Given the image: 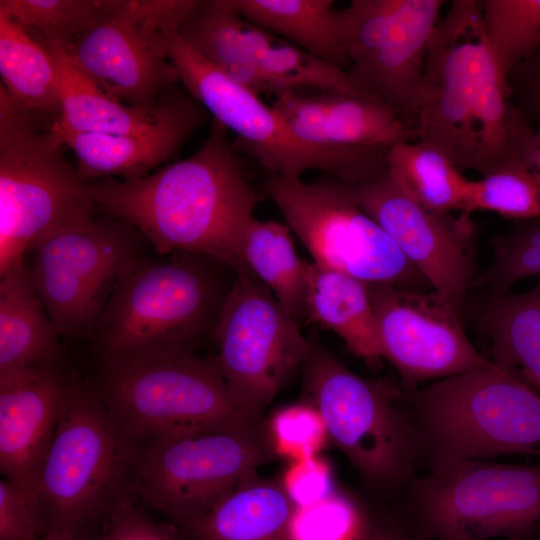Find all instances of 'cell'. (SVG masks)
Returning <instances> with one entry per match:
<instances>
[{
    "instance_id": "4fadbf2b",
    "label": "cell",
    "mask_w": 540,
    "mask_h": 540,
    "mask_svg": "<svg viewBox=\"0 0 540 540\" xmlns=\"http://www.w3.org/2000/svg\"><path fill=\"white\" fill-rule=\"evenodd\" d=\"M212 338L232 398L256 419L303 368L310 349L301 324L246 272L229 286Z\"/></svg>"
},
{
    "instance_id": "1f68e13d",
    "label": "cell",
    "mask_w": 540,
    "mask_h": 540,
    "mask_svg": "<svg viewBox=\"0 0 540 540\" xmlns=\"http://www.w3.org/2000/svg\"><path fill=\"white\" fill-rule=\"evenodd\" d=\"M388 169L405 190L424 207L452 213L464 210L471 179L439 149L421 140L391 147Z\"/></svg>"
},
{
    "instance_id": "9a60e30c",
    "label": "cell",
    "mask_w": 540,
    "mask_h": 540,
    "mask_svg": "<svg viewBox=\"0 0 540 540\" xmlns=\"http://www.w3.org/2000/svg\"><path fill=\"white\" fill-rule=\"evenodd\" d=\"M132 228L96 219L32 251L31 278L60 337L92 336L122 273L139 257Z\"/></svg>"
},
{
    "instance_id": "7bdbcfd3",
    "label": "cell",
    "mask_w": 540,
    "mask_h": 540,
    "mask_svg": "<svg viewBox=\"0 0 540 540\" xmlns=\"http://www.w3.org/2000/svg\"><path fill=\"white\" fill-rule=\"evenodd\" d=\"M358 540H420L411 533L393 522H374L369 520L368 525Z\"/></svg>"
},
{
    "instance_id": "2e32d148",
    "label": "cell",
    "mask_w": 540,
    "mask_h": 540,
    "mask_svg": "<svg viewBox=\"0 0 540 540\" xmlns=\"http://www.w3.org/2000/svg\"><path fill=\"white\" fill-rule=\"evenodd\" d=\"M443 0H352L345 8L352 74L415 131L429 43Z\"/></svg>"
},
{
    "instance_id": "ab89813d",
    "label": "cell",
    "mask_w": 540,
    "mask_h": 540,
    "mask_svg": "<svg viewBox=\"0 0 540 540\" xmlns=\"http://www.w3.org/2000/svg\"><path fill=\"white\" fill-rule=\"evenodd\" d=\"M280 481L296 507L312 504L336 490L332 471L319 454L291 461Z\"/></svg>"
},
{
    "instance_id": "60d3db41",
    "label": "cell",
    "mask_w": 540,
    "mask_h": 540,
    "mask_svg": "<svg viewBox=\"0 0 540 540\" xmlns=\"http://www.w3.org/2000/svg\"><path fill=\"white\" fill-rule=\"evenodd\" d=\"M175 526L150 518L135 501L120 507L99 533L79 540H182Z\"/></svg>"
},
{
    "instance_id": "484cf974",
    "label": "cell",
    "mask_w": 540,
    "mask_h": 540,
    "mask_svg": "<svg viewBox=\"0 0 540 540\" xmlns=\"http://www.w3.org/2000/svg\"><path fill=\"white\" fill-rule=\"evenodd\" d=\"M42 45L55 64L62 107L58 123L63 128L80 133L134 134L151 129L164 115L175 84L162 94L154 108L129 106L104 92L59 47Z\"/></svg>"
},
{
    "instance_id": "d6a6232c",
    "label": "cell",
    "mask_w": 540,
    "mask_h": 540,
    "mask_svg": "<svg viewBox=\"0 0 540 540\" xmlns=\"http://www.w3.org/2000/svg\"><path fill=\"white\" fill-rule=\"evenodd\" d=\"M112 0H0V11L40 43L67 47L97 25Z\"/></svg>"
},
{
    "instance_id": "6da1fadb",
    "label": "cell",
    "mask_w": 540,
    "mask_h": 540,
    "mask_svg": "<svg viewBox=\"0 0 540 540\" xmlns=\"http://www.w3.org/2000/svg\"><path fill=\"white\" fill-rule=\"evenodd\" d=\"M228 132L213 120L190 157L140 179L90 184L97 209L136 229L159 254L201 255L245 272L243 240L263 195L248 182Z\"/></svg>"
},
{
    "instance_id": "f546056e",
    "label": "cell",
    "mask_w": 540,
    "mask_h": 540,
    "mask_svg": "<svg viewBox=\"0 0 540 540\" xmlns=\"http://www.w3.org/2000/svg\"><path fill=\"white\" fill-rule=\"evenodd\" d=\"M0 74L20 105L55 119L62 107L54 61L19 22L0 11Z\"/></svg>"
},
{
    "instance_id": "7a4b0ae2",
    "label": "cell",
    "mask_w": 540,
    "mask_h": 540,
    "mask_svg": "<svg viewBox=\"0 0 540 540\" xmlns=\"http://www.w3.org/2000/svg\"><path fill=\"white\" fill-rule=\"evenodd\" d=\"M533 131L487 40L481 2L453 0L432 34L418 97L416 139L481 176L519 158Z\"/></svg>"
},
{
    "instance_id": "603a6c76",
    "label": "cell",
    "mask_w": 540,
    "mask_h": 540,
    "mask_svg": "<svg viewBox=\"0 0 540 540\" xmlns=\"http://www.w3.org/2000/svg\"><path fill=\"white\" fill-rule=\"evenodd\" d=\"M59 337L26 262L0 274V372L67 366Z\"/></svg>"
},
{
    "instance_id": "cb8c5ba5",
    "label": "cell",
    "mask_w": 540,
    "mask_h": 540,
    "mask_svg": "<svg viewBox=\"0 0 540 540\" xmlns=\"http://www.w3.org/2000/svg\"><path fill=\"white\" fill-rule=\"evenodd\" d=\"M306 321L330 329L371 366L382 360L369 284L306 261Z\"/></svg>"
},
{
    "instance_id": "d4e9b609",
    "label": "cell",
    "mask_w": 540,
    "mask_h": 540,
    "mask_svg": "<svg viewBox=\"0 0 540 540\" xmlns=\"http://www.w3.org/2000/svg\"><path fill=\"white\" fill-rule=\"evenodd\" d=\"M248 22L288 41L320 61L348 71L347 25L332 0H232Z\"/></svg>"
},
{
    "instance_id": "bcb514c9",
    "label": "cell",
    "mask_w": 540,
    "mask_h": 540,
    "mask_svg": "<svg viewBox=\"0 0 540 540\" xmlns=\"http://www.w3.org/2000/svg\"><path fill=\"white\" fill-rule=\"evenodd\" d=\"M509 540H524V536L514 537V538L509 539Z\"/></svg>"
},
{
    "instance_id": "52a82bcc",
    "label": "cell",
    "mask_w": 540,
    "mask_h": 540,
    "mask_svg": "<svg viewBox=\"0 0 540 540\" xmlns=\"http://www.w3.org/2000/svg\"><path fill=\"white\" fill-rule=\"evenodd\" d=\"M423 457L540 456V393L496 365L407 392Z\"/></svg>"
},
{
    "instance_id": "4dcf8cb0",
    "label": "cell",
    "mask_w": 540,
    "mask_h": 540,
    "mask_svg": "<svg viewBox=\"0 0 540 540\" xmlns=\"http://www.w3.org/2000/svg\"><path fill=\"white\" fill-rule=\"evenodd\" d=\"M244 33L274 96L288 90H334L374 96L348 71L320 61L247 20Z\"/></svg>"
},
{
    "instance_id": "30bf717a",
    "label": "cell",
    "mask_w": 540,
    "mask_h": 540,
    "mask_svg": "<svg viewBox=\"0 0 540 540\" xmlns=\"http://www.w3.org/2000/svg\"><path fill=\"white\" fill-rule=\"evenodd\" d=\"M262 195L322 268L367 284L432 290L391 238L356 202L349 186L326 176L313 182L268 173Z\"/></svg>"
},
{
    "instance_id": "f1b7e54d",
    "label": "cell",
    "mask_w": 540,
    "mask_h": 540,
    "mask_svg": "<svg viewBox=\"0 0 540 540\" xmlns=\"http://www.w3.org/2000/svg\"><path fill=\"white\" fill-rule=\"evenodd\" d=\"M245 272L265 285L300 324L306 320V260L298 257L289 226L254 217L242 245Z\"/></svg>"
},
{
    "instance_id": "277c9868",
    "label": "cell",
    "mask_w": 540,
    "mask_h": 540,
    "mask_svg": "<svg viewBox=\"0 0 540 540\" xmlns=\"http://www.w3.org/2000/svg\"><path fill=\"white\" fill-rule=\"evenodd\" d=\"M56 120L0 85V274L49 237L95 220L90 184L65 157Z\"/></svg>"
},
{
    "instance_id": "4316f807",
    "label": "cell",
    "mask_w": 540,
    "mask_h": 540,
    "mask_svg": "<svg viewBox=\"0 0 540 540\" xmlns=\"http://www.w3.org/2000/svg\"><path fill=\"white\" fill-rule=\"evenodd\" d=\"M232 0H194L181 20L180 39L209 65L255 94H273L244 33Z\"/></svg>"
},
{
    "instance_id": "3957f363",
    "label": "cell",
    "mask_w": 540,
    "mask_h": 540,
    "mask_svg": "<svg viewBox=\"0 0 540 540\" xmlns=\"http://www.w3.org/2000/svg\"><path fill=\"white\" fill-rule=\"evenodd\" d=\"M140 446L117 426L93 385L77 379L35 485L45 537L93 536L120 507L136 502Z\"/></svg>"
},
{
    "instance_id": "74e56055",
    "label": "cell",
    "mask_w": 540,
    "mask_h": 540,
    "mask_svg": "<svg viewBox=\"0 0 540 540\" xmlns=\"http://www.w3.org/2000/svg\"><path fill=\"white\" fill-rule=\"evenodd\" d=\"M266 428L274 454L290 461L318 455L330 441L321 414L307 401L276 410Z\"/></svg>"
},
{
    "instance_id": "7c38bea8",
    "label": "cell",
    "mask_w": 540,
    "mask_h": 540,
    "mask_svg": "<svg viewBox=\"0 0 540 540\" xmlns=\"http://www.w3.org/2000/svg\"><path fill=\"white\" fill-rule=\"evenodd\" d=\"M275 455L262 421L141 442L136 501L178 527L206 511Z\"/></svg>"
},
{
    "instance_id": "ee69618b",
    "label": "cell",
    "mask_w": 540,
    "mask_h": 540,
    "mask_svg": "<svg viewBox=\"0 0 540 540\" xmlns=\"http://www.w3.org/2000/svg\"><path fill=\"white\" fill-rule=\"evenodd\" d=\"M519 158L528 168L540 172V127L525 138L519 153Z\"/></svg>"
},
{
    "instance_id": "d6986e66",
    "label": "cell",
    "mask_w": 540,
    "mask_h": 540,
    "mask_svg": "<svg viewBox=\"0 0 540 540\" xmlns=\"http://www.w3.org/2000/svg\"><path fill=\"white\" fill-rule=\"evenodd\" d=\"M76 380L67 366L0 372V470L4 478L33 496Z\"/></svg>"
},
{
    "instance_id": "ac0fdd59",
    "label": "cell",
    "mask_w": 540,
    "mask_h": 540,
    "mask_svg": "<svg viewBox=\"0 0 540 540\" xmlns=\"http://www.w3.org/2000/svg\"><path fill=\"white\" fill-rule=\"evenodd\" d=\"M382 359L407 392L468 371L494 366L466 335L460 309L434 290L369 284Z\"/></svg>"
},
{
    "instance_id": "836d02e7",
    "label": "cell",
    "mask_w": 540,
    "mask_h": 540,
    "mask_svg": "<svg viewBox=\"0 0 540 540\" xmlns=\"http://www.w3.org/2000/svg\"><path fill=\"white\" fill-rule=\"evenodd\" d=\"M484 30L508 73L540 49V0H480Z\"/></svg>"
},
{
    "instance_id": "5b68a950",
    "label": "cell",
    "mask_w": 540,
    "mask_h": 540,
    "mask_svg": "<svg viewBox=\"0 0 540 540\" xmlns=\"http://www.w3.org/2000/svg\"><path fill=\"white\" fill-rule=\"evenodd\" d=\"M207 257H137L122 273L93 332L101 361L196 353L212 336L225 295Z\"/></svg>"
},
{
    "instance_id": "7402d4cb",
    "label": "cell",
    "mask_w": 540,
    "mask_h": 540,
    "mask_svg": "<svg viewBox=\"0 0 540 540\" xmlns=\"http://www.w3.org/2000/svg\"><path fill=\"white\" fill-rule=\"evenodd\" d=\"M296 509L280 480L255 475L179 530L188 540H291Z\"/></svg>"
},
{
    "instance_id": "83f0119b",
    "label": "cell",
    "mask_w": 540,
    "mask_h": 540,
    "mask_svg": "<svg viewBox=\"0 0 540 540\" xmlns=\"http://www.w3.org/2000/svg\"><path fill=\"white\" fill-rule=\"evenodd\" d=\"M479 325L490 342L491 362L540 393V281L521 293H491Z\"/></svg>"
},
{
    "instance_id": "ba28073f",
    "label": "cell",
    "mask_w": 540,
    "mask_h": 540,
    "mask_svg": "<svg viewBox=\"0 0 540 540\" xmlns=\"http://www.w3.org/2000/svg\"><path fill=\"white\" fill-rule=\"evenodd\" d=\"M132 440L262 421L234 401L214 355L159 353L102 362L92 384Z\"/></svg>"
},
{
    "instance_id": "5bb4252c",
    "label": "cell",
    "mask_w": 540,
    "mask_h": 540,
    "mask_svg": "<svg viewBox=\"0 0 540 540\" xmlns=\"http://www.w3.org/2000/svg\"><path fill=\"white\" fill-rule=\"evenodd\" d=\"M193 3L112 0L97 25L59 48L108 95L129 106L154 108L179 81L168 55V38Z\"/></svg>"
},
{
    "instance_id": "9c48e42d",
    "label": "cell",
    "mask_w": 540,
    "mask_h": 540,
    "mask_svg": "<svg viewBox=\"0 0 540 540\" xmlns=\"http://www.w3.org/2000/svg\"><path fill=\"white\" fill-rule=\"evenodd\" d=\"M168 55L185 90L236 135L237 152L256 160L267 173L301 177L317 170L354 187L388 169L389 149H333L303 142L272 105L209 65L177 31L169 35Z\"/></svg>"
},
{
    "instance_id": "ffe728a7",
    "label": "cell",
    "mask_w": 540,
    "mask_h": 540,
    "mask_svg": "<svg viewBox=\"0 0 540 540\" xmlns=\"http://www.w3.org/2000/svg\"><path fill=\"white\" fill-rule=\"evenodd\" d=\"M205 117L206 109L184 87L174 85L164 115L147 131L123 135L80 133L63 128L58 120L54 130L73 151L77 172L84 181L115 177L136 180L174 159Z\"/></svg>"
},
{
    "instance_id": "f35d334b",
    "label": "cell",
    "mask_w": 540,
    "mask_h": 540,
    "mask_svg": "<svg viewBox=\"0 0 540 540\" xmlns=\"http://www.w3.org/2000/svg\"><path fill=\"white\" fill-rule=\"evenodd\" d=\"M44 537V526L34 496L2 478L0 540H44Z\"/></svg>"
},
{
    "instance_id": "8fae6325",
    "label": "cell",
    "mask_w": 540,
    "mask_h": 540,
    "mask_svg": "<svg viewBox=\"0 0 540 540\" xmlns=\"http://www.w3.org/2000/svg\"><path fill=\"white\" fill-rule=\"evenodd\" d=\"M429 467L408 483L420 540L511 539L540 521V465L454 458Z\"/></svg>"
},
{
    "instance_id": "e575fe53",
    "label": "cell",
    "mask_w": 540,
    "mask_h": 540,
    "mask_svg": "<svg viewBox=\"0 0 540 540\" xmlns=\"http://www.w3.org/2000/svg\"><path fill=\"white\" fill-rule=\"evenodd\" d=\"M489 211L519 221L540 218V172L518 159L508 165L471 180L464 210Z\"/></svg>"
},
{
    "instance_id": "8d00e7d4",
    "label": "cell",
    "mask_w": 540,
    "mask_h": 540,
    "mask_svg": "<svg viewBox=\"0 0 540 540\" xmlns=\"http://www.w3.org/2000/svg\"><path fill=\"white\" fill-rule=\"evenodd\" d=\"M368 522L351 497L335 490L319 501L297 507L291 540H358Z\"/></svg>"
},
{
    "instance_id": "b9f144b4",
    "label": "cell",
    "mask_w": 540,
    "mask_h": 540,
    "mask_svg": "<svg viewBox=\"0 0 540 540\" xmlns=\"http://www.w3.org/2000/svg\"><path fill=\"white\" fill-rule=\"evenodd\" d=\"M513 101L531 125L540 127V49L507 75Z\"/></svg>"
},
{
    "instance_id": "44dd1931",
    "label": "cell",
    "mask_w": 540,
    "mask_h": 540,
    "mask_svg": "<svg viewBox=\"0 0 540 540\" xmlns=\"http://www.w3.org/2000/svg\"><path fill=\"white\" fill-rule=\"evenodd\" d=\"M272 107L303 142L333 149L383 148L416 140L413 129L375 96L334 90H288Z\"/></svg>"
},
{
    "instance_id": "e0dca14e",
    "label": "cell",
    "mask_w": 540,
    "mask_h": 540,
    "mask_svg": "<svg viewBox=\"0 0 540 540\" xmlns=\"http://www.w3.org/2000/svg\"><path fill=\"white\" fill-rule=\"evenodd\" d=\"M350 189L359 206L380 225L432 290L461 310L478 275L476 228L471 215L453 216L424 207L389 169Z\"/></svg>"
},
{
    "instance_id": "d590c367",
    "label": "cell",
    "mask_w": 540,
    "mask_h": 540,
    "mask_svg": "<svg viewBox=\"0 0 540 540\" xmlns=\"http://www.w3.org/2000/svg\"><path fill=\"white\" fill-rule=\"evenodd\" d=\"M492 259L472 287L490 293H507L516 282L540 277V218L520 221L508 231L492 236Z\"/></svg>"
},
{
    "instance_id": "f6af8a7d",
    "label": "cell",
    "mask_w": 540,
    "mask_h": 540,
    "mask_svg": "<svg viewBox=\"0 0 540 540\" xmlns=\"http://www.w3.org/2000/svg\"><path fill=\"white\" fill-rule=\"evenodd\" d=\"M44 540H79L75 537L65 535V534H59V533H52L47 535Z\"/></svg>"
},
{
    "instance_id": "8992f818",
    "label": "cell",
    "mask_w": 540,
    "mask_h": 540,
    "mask_svg": "<svg viewBox=\"0 0 540 540\" xmlns=\"http://www.w3.org/2000/svg\"><path fill=\"white\" fill-rule=\"evenodd\" d=\"M309 340L304 391L330 442L371 487L391 491L409 483L423 453L408 394L354 373L316 336Z\"/></svg>"
}]
</instances>
